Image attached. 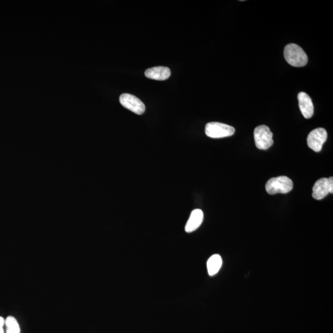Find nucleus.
<instances>
[{"label":"nucleus","instance_id":"nucleus-1","mask_svg":"<svg viewBox=\"0 0 333 333\" xmlns=\"http://www.w3.org/2000/svg\"><path fill=\"white\" fill-rule=\"evenodd\" d=\"M286 62L291 66L300 68L308 64V57L301 47L294 43L288 44L284 49Z\"/></svg>","mask_w":333,"mask_h":333},{"label":"nucleus","instance_id":"nucleus-2","mask_svg":"<svg viewBox=\"0 0 333 333\" xmlns=\"http://www.w3.org/2000/svg\"><path fill=\"white\" fill-rule=\"evenodd\" d=\"M293 188V182L290 178L280 176L272 178L266 183L265 189L268 194H286Z\"/></svg>","mask_w":333,"mask_h":333},{"label":"nucleus","instance_id":"nucleus-3","mask_svg":"<svg viewBox=\"0 0 333 333\" xmlns=\"http://www.w3.org/2000/svg\"><path fill=\"white\" fill-rule=\"evenodd\" d=\"M254 136L256 147L259 150H267L273 144V133L270 128L266 125L257 127L254 130Z\"/></svg>","mask_w":333,"mask_h":333},{"label":"nucleus","instance_id":"nucleus-4","mask_svg":"<svg viewBox=\"0 0 333 333\" xmlns=\"http://www.w3.org/2000/svg\"><path fill=\"white\" fill-rule=\"evenodd\" d=\"M205 132L212 138H221L234 135L235 128L220 122H209L206 125Z\"/></svg>","mask_w":333,"mask_h":333},{"label":"nucleus","instance_id":"nucleus-5","mask_svg":"<svg viewBox=\"0 0 333 333\" xmlns=\"http://www.w3.org/2000/svg\"><path fill=\"white\" fill-rule=\"evenodd\" d=\"M312 197L317 200H321L329 193L333 192V178H322L317 181L313 187Z\"/></svg>","mask_w":333,"mask_h":333},{"label":"nucleus","instance_id":"nucleus-6","mask_svg":"<svg viewBox=\"0 0 333 333\" xmlns=\"http://www.w3.org/2000/svg\"><path fill=\"white\" fill-rule=\"evenodd\" d=\"M328 137L327 131L323 128H318L312 130L308 137V147L315 152H320L322 150L324 143Z\"/></svg>","mask_w":333,"mask_h":333},{"label":"nucleus","instance_id":"nucleus-7","mask_svg":"<svg viewBox=\"0 0 333 333\" xmlns=\"http://www.w3.org/2000/svg\"><path fill=\"white\" fill-rule=\"evenodd\" d=\"M122 106L138 115H142L145 111L144 103L136 96L130 94H122L119 98Z\"/></svg>","mask_w":333,"mask_h":333},{"label":"nucleus","instance_id":"nucleus-8","mask_svg":"<svg viewBox=\"0 0 333 333\" xmlns=\"http://www.w3.org/2000/svg\"><path fill=\"white\" fill-rule=\"evenodd\" d=\"M297 99L303 116L306 119L311 118L314 115V107L311 97L305 92H300Z\"/></svg>","mask_w":333,"mask_h":333},{"label":"nucleus","instance_id":"nucleus-9","mask_svg":"<svg viewBox=\"0 0 333 333\" xmlns=\"http://www.w3.org/2000/svg\"><path fill=\"white\" fill-rule=\"evenodd\" d=\"M146 77L151 79L163 81L168 79L171 75L170 69L166 67H154L145 71Z\"/></svg>","mask_w":333,"mask_h":333},{"label":"nucleus","instance_id":"nucleus-10","mask_svg":"<svg viewBox=\"0 0 333 333\" xmlns=\"http://www.w3.org/2000/svg\"><path fill=\"white\" fill-rule=\"evenodd\" d=\"M204 220V214L201 209L192 210L190 217L186 224L185 231L187 233H191L197 230L202 224Z\"/></svg>","mask_w":333,"mask_h":333},{"label":"nucleus","instance_id":"nucleus-11","mask_svg":"<svg viewBox=\"0 0 333 333\" xmlns=\"http://www.w3.org/2000/svg\"><path fill=\"white\" fill-rule=\"evenodd\" d=\"M222 265V259L218 254H214L207 262V271L210 276H214L220 270Z\"/></svg>","mask_w":333,"mask_h":333},{"label":"nucleus","instance_id":"nucleus-12","mask_svg":"<svg viewBox=\"0 0 333 333\" xmlns=\"http://www.w3.org/2000/svg\"><path fill=\"white\" fill-rule=\"evenodd\" d=\"M6 333H20V329L18 322L16 318L9 316L5 320Z\"/></svg>","mask_w":333,"mask_h":333},{"label":"nucleus","instance_id":"nucleus-13","mask_svg":"<svg viewBox=\"0 0 333 333\" xmlns=\"http://www.w3.org/2000/svg\"><path fill=\"white\" fill-rule=\"evenodd\" d=\"M5 326L4 318L0 317V333H5L4 326Z\"/></svg>","mask_w":333,"mask_h":333}]
</instances>
